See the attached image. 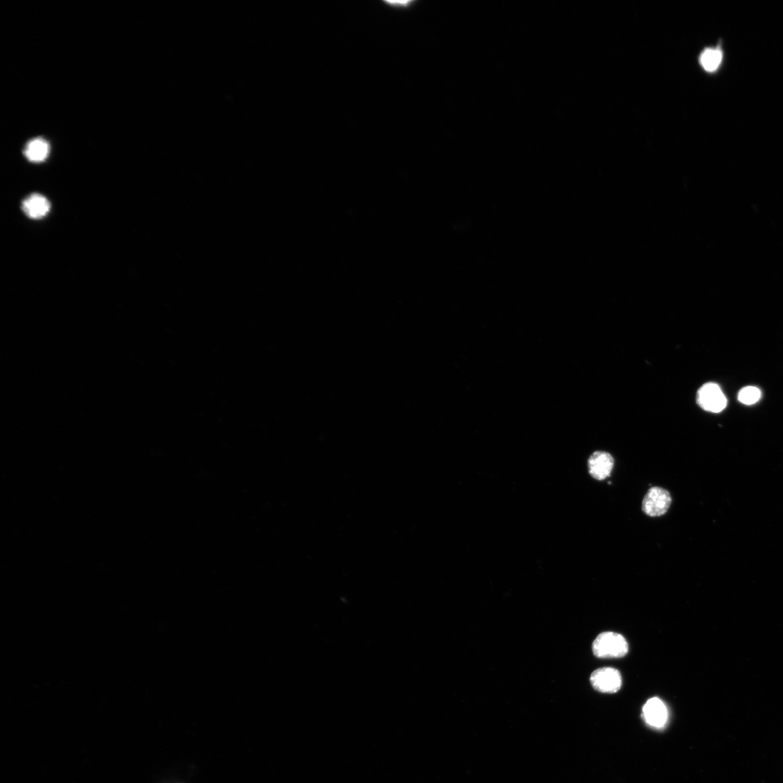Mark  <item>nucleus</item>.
<instances>
[{
    "instance_id": "obj_11",
    "label": "nucleus",
    "mask_w": 783,
    "mask_h": 783,
    "mask_svg": "<svg viewBox=\"0 0 783 783\" xmlns=\"http://www.w3.org/2000/svg\"><path fill=\"white\" fill-rule=\"evenodd\" d=\"M385 3L387 4L389 6L404 7V8H406L407 6H410V4H412V2H411V1H401V2H391V1L389 2L388 1V2H385Z\"/></svg>"
},
{
    "instance_id": "obj_2",
    "label": "nucleus",
    "mask_w": 783,
    "mask_h": 783,
    "mask_svg": "<svg viewBox=\"0 0 783 783\" xmlns=\"http://www.w3.org/2000/svg\"><path fill=\"white\" fill-rule=\"evenodd\" d=\"M672 502L673 498L669 491L660 487H653L642 500V510L651 517H661L668 512Z\"/></svg>"
},
{
    "instance_id": "obj_7",
    "label": "nucleus",
    "mask_w": 783,
    "mask_h": 783,
    "mask_svg": "<svg viewBox=\"0 0 783 783\" xmlns=\"http://www.w3.org/2000/svg\"><path fill=\"white\" fill-rule=\"evenodd\" d=\"M50 208L49 201L40 194H33L22 203L23 213L33 219L44 218L49 212Z\"/></svg>"
},
{
    "instance_id": "obj_5",
    "label": "nucleus",
    "mask_w": 783,
    "mask_h": 783,
    "mask_svg": "<svg viewBox=\"0 0 783 783\" xmlns=\"http://www.w3.org/2000/svg\"><path fill=\"white\" fill-rule=\"evenodd\" d=\"M591 476L599 481H603L610 476L614 466L613 457L605 452H594L587 461Z\"/></svg>"
},
{
    "instance_id": "obj_4",
    "label": "nucleus",
    "mask_w": 783,
    "mask_h": 783,
    "mask_svg": "<svg viewBox=\"0 0 783 783\" xmlns=\"http://www.w3.org/2000/svg\"><path fill=\"white\" fill-rule=\"evenodd\" d=\"M591 683L594 689L599 692L615 693L622 687V676L616 669L603 667L592 673Z\"/></svg>"
},
{
    "instance_id": "obj_10",
    "label": "nucleus",
    "mask_w": 783,
    "mask_h": 783,
    "mask_svg": "<svg viewBox=\"0 0 783 783\" xmlns=\"http://www.w3.org/2000/svg\"><path fill=\"white\" fill-rule=\"evenodd\" d=\"M761 391L758 387H746L741 389L738 394V400L745 405H753L761 399Z\"/></svg>"
},
{
    "instance_id": "obj_3",
    "label": "nucleus",
    "mask_w": 783,
    "mask_h": 783,
    "mask_svg": "<svg viewBox=\"0 0 783 783\" xmlns=\"http://www.w3.org/2000/svg\"><path fill=\"white\" fill-rule=\"evenodd\" d=\"M697 402L704 410L712 413L723 411L726 406V397L719 386L710 382L704 384L697 392Z\"/></svg>"
},
{
    "instance_id": "obj_8",
    "label": "nucleus",
    "mask_w": 783,
    "mask_h": 783,
    "mask_svg": "<svg viewBox=\"0 0 783 783\" xmlns=\"http://www.w3.org/2000/svg\"><path fill=\"white\" fill-rule=\"evenodd\" d=\"M49 153V146L45 139L36 138L28 143L25 149V158L33 163H41L46 160Z\"/></svg>"
},
{
    "instance_id": "obj_6",
    "label": "nucleus",
    "mask_w": 783,
    "mask_h": 783,
    "mask_svg": "<svg viewBox=\"0 0 783 783\" xmlns=\"http://www.w3.org/2000/svg\"><path fill=\"white\" fill-rule=\"evenodd\" d=\"M642 715L646 722L654 729H661L666 725L668 719L667 708L659 697H652L642 709Z\"/></svg>"
},
{
    "instance_id": "obj_9",
    "label": "nucleus",
    "mask_w": 783,
    "mask_h": 783,
    "mask_svg": "<svg viewBox=\"0 0 783 783\" xmlns=\"http://www.w3.org/2000/svg\"><path fill=\"white\" fill-rule=\"evenodd\" d=\"M723 59L722 50L719 47L705 49L699 57V62L707 72L713 73L718 70Z\"/></svg>"
},
{
    "instance_id": "obj_1",
    "label": "nucleus",
    "mask_w": 783,
    "mask_h": 783,
    "mask_svg": "<svg viewBox=\"0 0 783 783\" xmlns=\"http://www.w3.org/2000/svg\"><path fill=\"white\" fill-rule=\"evenodd\" d=\"M629 647L625 638L613 632L601 633L594 640L593 652L601 659L621 658L627 655Z\"/></svg>"
}]
</instances>
